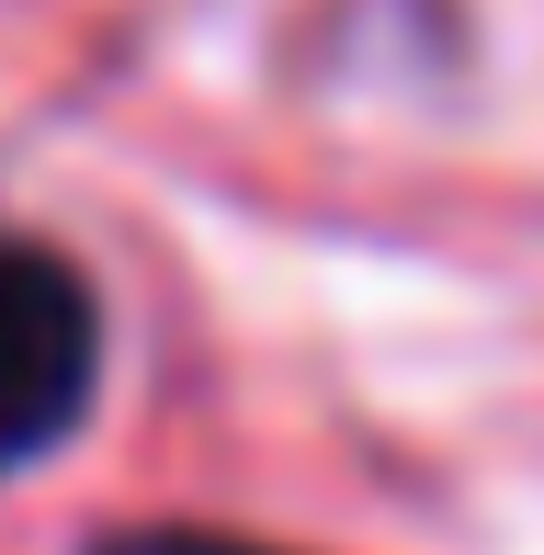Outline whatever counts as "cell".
I'll return each instance as SVG.
<instances>
[{
    "instance_id": "1",
    "label": "cell",
    "mask_w": 544,
    "mask_h": 555,
    "mask_svg": "<svg viewBox=\"0 0 544 555\" xmlns=\"http://www.w3.org/2000/svg\"><path fill=\"white\" fill-rule=\"evenodd\" d=\"M103 374V307L80 261L46 238H0V476L57 453Z\"/></svg>"
},
{
    "instance_id": "2",
    "label": "cell",
    "mask_w": 544,
    "mask_h": 555,
    "mask_svg": "<svg viewBox=\"0 0 544 555\" xmlns=\"http://www.w3.org/2000/svg\"><path fill=\"white\" fill-rule=\"evenodd\" d=\"M91 555H272V544H238V533H170V521H147V533H103Z\"/></svg>"
}]
</instances>
